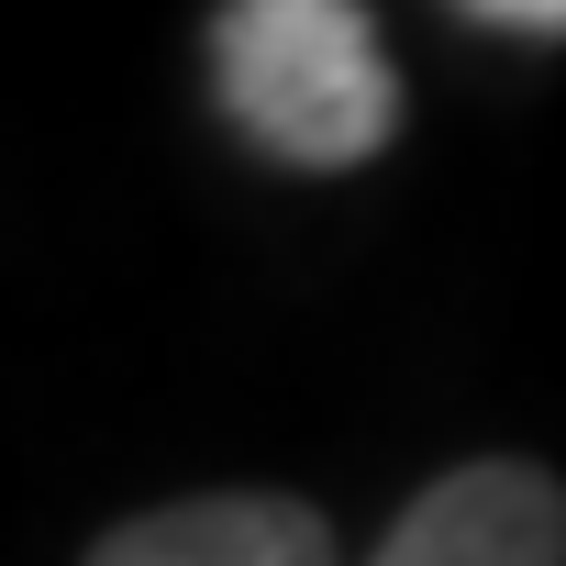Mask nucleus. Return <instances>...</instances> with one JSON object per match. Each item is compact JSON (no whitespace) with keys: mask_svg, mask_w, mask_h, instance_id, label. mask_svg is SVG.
Returning <instances> with one entry per match:
<instances>
[{"mask_svg":"<svg viewBox=\"0 0 566 566\" xmlns=\"http://www.w3.org/2000/svg\"><path fill=\"white\" fill-rule=\"evenodd\" d=\"M211 101L290 178H356L400 145V56L367 0H222L211 12Z\"/></svg>","mask_w":566,"mask_h":566,"instance_id":"1","label":"nucleus"},{"mask_svg":"<svg viewBox=\"0 0 566 566\" xmlns=\"http://www.w3.org/2000/svg\"><path fill=\"white\" fill-rule=\"evenodd\" d=\"M367 566H566V478L544 455H467L400 500Z\"/></svg>","mask_w":566,"mask_h":566,"instance_id":"2","label":"nucleus"},{"mask_svg":"<svg viewBox=\"0 0 566 566\" xmlns=\"http://www.w3.org/2000/svg\"><path fill=\"white\" fill-rule=\"evenodd\" d=\"M78 566H345V544L290 489H189L112 522Z\"/></svg>","mask_w":566,"mask_h":566,"instance_id":"3","label":"nucleus"},{"mask_svg":"<svg viewBox=\"0 0 566 566\" xmlns=\"http://www.w3.org/2000/svg\"><path fill=\"white\" fill-rule=\"evenodd\" d=\"M467 34H511V45H566V0H455Z\"/></svg>","mask_w":566,"mask_h":566,"instance_id":"4","label":"nucleus"}]
</instances>
